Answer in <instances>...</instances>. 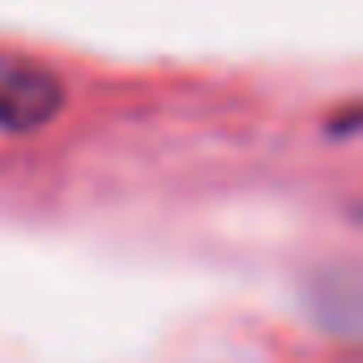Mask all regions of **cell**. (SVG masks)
<instances>
[{"instance_id":"1","label":"cell","mask_w":363,"mask_h":363,"mask_svg":"<svg viewBox=\"0 0 363 363\" xmlns=\"http://www.w3.org/2000/svg\"><path fill=\"white\" fill-rule=\"evenodd\" d=\"M65 107V82L22 56V52H0V128L5 133H35L52 124Z\"/></svg>"}]
</instances>
